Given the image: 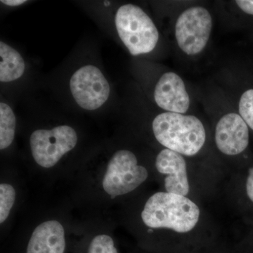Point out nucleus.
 <instances>
[{
    "instance_id": "obj_17",
    "label": "nucleus",
    "mask_w": 253,
    "mask_h": 253,
    "mask_svg": "<svg viewBox=\"0 0 253 253\" xmlns=\"http://www.w3.org/2000/svg\"><path fill=\"white\" fill-rule=\"evenodd\" d=\"M244 194L246 201L253 207V166L248 169L244 181Z\"/></svg>"
},
{
    "instance_id": "obj_1",
    "label": "nucleus",
    "mask_w": 253,
    "mask_h": 253,
    "mask_svg": "<svg viewBox=\"0 0 253 253\" xmlns=\"http://www.w3.org/2000/svg\"><path fill=\"white\" fill-rule=\"evenodd\" d=\"M202 211L191 198L160 191L151 196L141 212L143 223L153 229H162L172 236L171 253H204L210 248L195 236Z\"/></svg>"
},
{
    "instance_id": "obj_18",
    "label": "nucleus",
    "mask_w": 253,
    "mask_h": 253,
    "mask_svg": "<svg viewBox=\"0 0 253 253\" xmlns=\"http://www.w3.org/2000/svg\"><path fill=\"white\" fill-rule=\"evenodd\" d=\"M235 2L244 12L253 15V0H238Z\"/></svg>"
},
{
    "instance_id": "obj_20",
    "label": "nucleus",
    "mask_w": 253,
    "mask_h": 253,
    "mask_svg": "<svg viewBox=\"0 0 253 253\" xmlns=\"http://www.w3.org/2000/svg\"><path fill=\"white\" fill-rule=\"evenodd\" d=\"M209 251H208V252H206V253H208V252H209ZM210 253H213L212 252H210Z\"/></svg>"
},
{
    "instance_id": "obj_2",
    "label": "nucleus",
    "mask_w": 253,
    "mask_h": 253,
    "mask_svg": "<svg viewBox=\"0 0 253 253\" xmlns=\"http://www.w3.org/2000/svg\"><path fill=\"white\" fill-rule=\"evenodd\" d=\"M152 129L156 140L164 149L185 157L197 156L207 141L206 126L194 115L160 113L153 121Z\"/></svg>"
},
{
    "instance_id": "obj_12",
    "label": "nucleus",
    "mask_w": 253,
    "mask_h": 253,
    "mask_svg": "<svg viewBox=\"0 0 253 253\" xmlns=\"http://www.w3.org/2000/svg\"><path fill=\"white\" fill-rule=\"evenodd\" d=\"M26 63L21 55L6 43L0 42V81L8 83L23 76Z\"/></svg>"
},
{
    "instance_id": "obj_16",
    "label": "nucleus",
    "mask_w": 253,
    "mask_h": 253,
    "mask_svg": "<svg viewBox=\"0 0 253 253\" xmlns=\"http://www.w3.org/2000/svg\"><path fill=\"white\" fill-rule=\"evenodd\" d=\"M88 253H118V251L112 238L102 234L92 239Z\"/></svg>"
},
{
    "instance_id": "obj_3",
    "label": "nucleus",
    "mask_w": 253,
    "mask_h": 253,
    "mask_svg": "<svg viewBox=\"0 0 253 253\" xmlns=\"http://www.w3.org/2000/svg\"><path fill=\"white\" fill-rule=\"evenodd\" d=\"M118 36L132 56L149 54L159 41V32L153 20L139 6L123 5L115 17Z\"/></svg>"
},
{
    "instance_id": "obj_10",
    "label": "nucleus",
    "mask_w": 253,
    "mask_h": 253,
    "mask_svg": "<svg viewBox=\"0 0 253 253\" xmlns=\"http://www.w3.org/2000/svg\"><path fill=\"white\" fill-rule=\"evenodd\" d=\"M154 100L165 112L186 114L191 105L182 78L172 71L163 73L155 86Z\"/></svg>"
},
{
    "instance_id": "obj_11",
    "label": "nucleus",
    "mask_w": 253,
    "mask_h": 253,
    "mask_svg": "<svg viewBox=\"0 0 253 253\" xmlns=\"http://www.w3.org/2000/svg\"><path fill=\"white\" fill-rule=\"evenodd\" d=\"M65 232L59 221L42 223L33 231L26 253H64Z\"/></svg>"
},
{
    "instance_id": "obj_7",
    "label": "nucleus",
    "mask_w": 253,
    "mask_h": 253,
    "mask_svg": "<svg viewBox=\"0 0 253 253\" xmlns=\"http://www.w3.org/2000/svg\"><path fill=\"white\" fill-rule=\"evenodd\" d=\"M70 89L82 109L93 111L106 102L110 96L109 82L99 68L86 65L73 73Z\"/></svg>"
},
{
    "instance_id": "obj_4",
    "label": "nucleus",
    "mask_w": 253,
    "mask_h": 253,
    "mask_svg": "<svg viewBox=\"0 0 253 253\" xmlns=\"http://www.w3.org/2000/svg\"><path fill=\"white\" fill-rule=\"evenodd\" d=\"M212 30V17L206 7L194 6L184 10L176 19V43L188 56L201 54L207 46Z\"/></svg>"
},
{
    "instance_id": "obj_14",
    "label": "nucleus",
    "mask_w": 253,
    "mask_h": 253,
    "mask_svg": "<svg viewBox=\"0 0 253 253\" xmlns=\"http://www.w3.org/2000/svg\"><path fill=\"white\" fill-rule=\"evenodd\" d=\"M16 192L12 186L8 184L0 185V223H3L9 216L14 204Z\"/></svg>"
},
{
    "instance_id": "obj_19",
    "label": "nucleus",
    "mask_w": 253,
    "mask_h": 253,
    "mask_svg": "<svg viewBox=\"0 0 253 253\" xmlns=\"http://www.w3.org/2000/svg\"><path fill=\"white\" fill-rule=\"evenodd\" d=\"M1 3L10 6H17L26 2L25 0H1Z\"/></svg>"
},
{
    "instance_id": "obj_15",
    "label": "nucleus",
    "mask_w": 253,
    "mask_h": 253,
    "mask_svg": "<svg viewBox=\"0 0 253 253\" xmlns=\"http://www.w3.org/2000/svg\"><path fill=\"white\" fill-rule=\"evenodd\" d=\"M239 113L253 131V89H248L241 95L239 103Z\"/></svg>"
},
{
    "instance_id": "obj_13",
    "label": "nucleus",
    "mask_w": 253,
    "mask_h": 253,
    "mask_svg": "<svg viewBox=\"0 0 253 253\" xmlns=\"http://www.w3.org/2000/svg\"><path fill=\"white\" fill-rule=\"evenodd\" d=\"M16 129V117L9 105L0 104V149L9 147L13 142Z\"/></svg>"
},
{
    "instance_id": "obj_9",
    "label": "nucleus",
    "mask_w": 253,
    "mask_h": 253,
    "mask_svg": "<svg viewBox=\"0 0 253 253\" xmlns=\"http://www.w3.org/2000/svg\"><path fill=\"white\" fill-rule=\"evenodd\" d=\"M155 166L158 172L164 176L166 192L190 198L191 182L185 156L172 150L163 149L156 156Z\"/></svg>"
},
{
    "instance_id": "obj_5",
    "label": "nucleus",
    "mask_w": 253,
    "mask_h": 253,
    "mask_svg": "<svg viewBox=\"0 0 253 253\" xmlns=\"http://www.w3.org/2000/svg\"><path fill=\"white\" fill-rule=\"evenodd\" d=\"M149 176L144 166L138 164L135 154L129 150H119L108 165L103 179L104 191L114 198L137 189Z\"/></svg>"
},
{
    "instance_id": "obj_8",
    "label": "nucleus",
    "mask_w": 253,
    "mask_h": 253,
    "mask_svg": "<svg viewBox=\"0 0 253 253\" xmlns=\"http://www.w3.org/2000/svg\"><path fill=\"white\" fill-rule=\"evenodd\" d=\"M214 139L221 154L228 157L239 156L249 147V126L239 113H226L216 123Z\"/></svg>"
},
{
    "instance_id": "obj_6",
    "label": "nucleus",
    "mask_w": 253,
    "mask_h": 253,
    "mask_svg": "<svg viewBox=\"0 0 253 253\" xmlns=\"http://www.w3.org/2000/svg\"><path fill=\"white\" fill-rule=\"evenodd\" d=\"M77 142V133L68 126L38 129L30 138L33 158L39 166L45 168L54 167L65 154L74 149Z\"/></svg>"
}]
</instances>
